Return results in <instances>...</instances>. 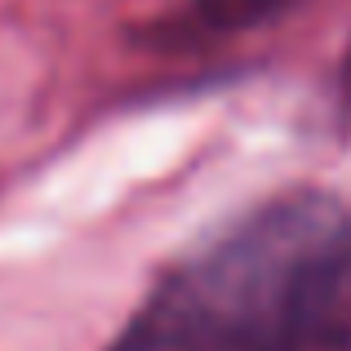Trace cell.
Segmentation results:
<instances>
[{"mask_svg":"<svg viewBox=\"0 0 351 351\" xmlns=\"http://www.w3.org/2000/svg\"><path fill=\"white\" fill-rule=\"evenodd\" d=\"M107 351H351V209L285 191L187 254Z\"/></svg>","mask_w":351,"mask_h":351,"instance_id":"1","label":"cell"},{"mask_svg":"<svg viewBox=\"0 0 351 351\" xmlns=\"http://www.w3.org/2000/svg\"><path fill=\"white\" fill-rule=\"evenodd\" d=\"M289 5L293 0H191V23L205 36H232V32L271 23Z\"/></svg>","mask_w":351,"mask_h":351,"instance_id":"2","label":"cell"},{"mask_svg":"<svg viewBox=\"0 0 351 351\" xmlns=\"http://www.w3.org/2000/svg\"><path fill=\"white\" fill-rule=\"evenodd\" d=\"M343 94H347V103H351V49H347V62H343Z\"/></svg>","mask_w":351,"mask_h":351,"instance_id":"3","label":"cell"}]
</instances>
